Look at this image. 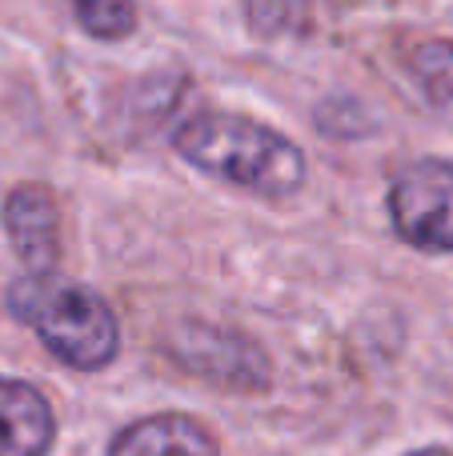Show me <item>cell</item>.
<instances>
[{"label":"cell","instance_id":"1","mask_svg":"<svg viewBox=\"0 0 453 456\" xmlns=\"http://www.w3.org/2000/svg\"><path fill=\"white\" fill-rule=\"evenodd\" d=\"M177 152L201 173L257 197H293L305 181V157L289 136L249 117L201 112L173 136Z\"/></svg>","mask_w":453,"mask_h":456},{"label":"cell","instance_id":"2","mask_svg":"<svg viewBox=\"0 0 453 456\" xmlns=\"http://www.w3.org/2000/svg\"><path fill=\"white\" fill-rule=\"evenodd\" d=\"M8 308L29 324L45 348L69 369L96 372L112 364L120 348V329L101 292L61 276H24L8 289Z\"/></svg>","mask_w":453,"mask_h":456},{"label":"cell","instance_id":"3","mask_svg":"<svg viewBox=\"0 0 453 456\" xmlns=\"http://www.w3.org/2000/svg\"><path fill=\"white\" fill-rule=\"evenodd\" d=\"M390 216L401 240L422 252H453V165L414 160L390 184Z\"/></svg>","mask_w":453,"mask_h":456},{"label":"cell","instance_id":"4","mask_svg":"<svg viewBox=\"0 0 453 456\" xmlns=\"http://www.w3.org/2000/svg\"><path fill=\"white\" fill-rule=\"evenodd\" d=\"M173 353L185 369L201 372L205 380H217V385L249 388V393L269 385V361H265V353L253 340L237 337V332L189 324V340L173 345Z\"/></svg>","mask_w":453,"mask_h":456},{"label":"cell","instance_id":"5","mask_svg":"<svg viewBox=\"0 0 453 456\" xmlns=\"http://www.w3.org/2000/svg\"><path fill=\"white\" fill-rule=\"evenodd\" d=\"M4 232L16 256L45 276L61 260V208L45 184H21L4 197Z\"/></svg>","mask_w":453,"mask_h":456},{"label":"cell","instance_id":"6","mask_svg":"<svg viewBox=\"0 0 453 456\" xmlns=\"http://www.w3.org/2000/svg\"><path fill=\"white\" fill-rule=\"evenodd\" d=\"M56 441L53 404L29 380L0 377V456H45Z\"/></svg>","mask_w":453,"mask_h":456},{"label":"cell","instance_id":"7","mask_svg":"<svg viewBox=\"0 0 453 456\" xmlns=\"http://www.w3.org/2000/svg\"><path fill=\"white\" fill-rule=\"evenodd\" d=\"M217 436L185 412H161L128 425L112 441L109 456H217Z\"/></svg>","mask_w":453,"mask_h":456},{"label":"cell","instance_id":"8","mask_svg":"<svg viewBox=\"0 0 453 456\" xmlns=\"http://www.w3.org/2000/svg\"><path fill=\"white\" fill-rule=\"evenodd\" d=\"M80 28L96 40H120L136 28V4L133 0H69Z\"/></svg>","mask_w":453,"mask_h":456},{"label":"cell","instance_id":"9","mask_svg":"<svg viewBox=\"0 0 453 456\" xmlns=\"http://www.w3.org/2000/svg\"><path fill=\"white\" fill-rule=\"evenodd\" d=\"M414 72L430 101L453 104V40H425L414 53Z\"/></svg>","mask_w":453,"mask_h":456},{"label":"cell","instance_id":"10","mask_svg":"<svg viewBox=\"0 0 453 456\" xmlns=\"http://www.w3.org/2000/svg\"><path fill=\"white\" fill-rule=\"evenodd\" d=\"M313 0H245V16L261 37H289L309 24Z\"/></svg>","mask_w":453,"mask_h":456},{"label":"cell","instance_id":"11","mask_svg":"<svg viewBox=\"0 0 453 456\" xmlns=\"http://www.w3.org/2000/svg\"><path fill=\"white\" fill-rule=\"evenodd\" d=\"M409 456H453L446 449H417V452H409Z\"/></svg>","mask_w":453,"mask_h":456}]
</instances>
